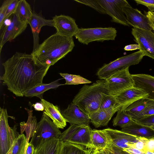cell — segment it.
I'll use <instances>...</instances> for the list:
<instances>
[{
    "instance_id": "obj_1",
    "label": "cell",
    "mask_w": 154,
    "mask_h": 154,
    "mask_svg": "<svg viewBox=\"0 0 154 154\" xmlns=\"http://www.w3.org/2000/svg\"><path fill=\"white\" fill-rule=\"evenodd\" d=\"M5 72L1 78L8 89L17 97L43 83L50 67L41 63L31 54L16 52L2 64Z\"/></svg>"
},
{
    "instance_id": "obj_2",
    "label": "cell",
    "mask_w": 154,
    "mask_h": 154,
    "mask_svg": "<svg viewBox=\"0 0 154 154\" xmlns=\"http://www.w3.org/2000/svg\"><path fill=\"white\" fill-rule=\"evenodd\" d=\"M75 46L73 38H69L56 33L49 36L31 54L42 64L50 66L72 51Z\"/></svg>"
},
{
    "instance_id": "obj_3",
    "label": "cell",
    "mask_w": 154,
    "mask_h": 154,
    "mask_svg": "<svg viewBox=\"0 0 154 154\" xmlns=\"http://www.w3.org/2000/svg\"><path fill=\"white\" fill-rule=\"evenodd\" d=\"M103 93L109 94L106 80H97L90 85H85L72 102L83 112L89 115L99 109Z\"/></svg>"
},
{
    "instance_id": "obj_4",
    "label": "cell",
    "mask_w": 154,
    "mask_h": 154,
    "mask_svg": "<svg viewBox=\"0 0 154 154\" xmlns=\"http://www.w3.org/2000/svg\"><path fill=\"white\" fill-rule=\"evenodd\" d=\"M144 56V52L140 50L120 57L104 64L98 69L96 75L100 79L106 80L117 72L139 63Z\"/></svg>"
},
{
    "instance_id": "obj_5",
    "label": "cell",
    "mask_w": 154,
    "mask_h": 154,
    "mask_svg": "<svg viewBox=\"0 0 154 154\" xmlns=\"http://www.w3.org/2000/svg\"><path fill=\"white\" fill-rule=\"evenodd\" d=\"M116 29L112 27L79 28L75 36L81 43L88 45L94 42L114 40L117 35Z\"/></svg>"
},
{
    "instance_id": "obj_6",
    "label": "cell",
    "mask_w": 154,
    "mask_h": 154,
    "mask_svg": "<svg viewBox=\"0 0 154 154\" xmlns=\"http://www.w3.org/2000/svg\"><path fill=\"white\" fill-rule=\"evenodd\" d=\"M92 129L89 126L70 124V126L61 133L59 138L60 141L67 142L91 148Z\"/></svg>"
},
{
    "instance_id": "obj_7",
    "label": "cell",
    "mask_w": 154,
    "mask_h": 154,
    "mask_svg": "<svg viewBox=\"0 0 154 154\" xmlns=\"http://www.w3.org/2000/svg\"><path fill=\"white\" fill-rule=\"evenodd\" d=\"M61 134L59 128L48 116L43 113L40 120L37 123L36 131L30 143L35 148L48 139L59 138Z\"/></svg>"
},
{
    "instance_id": "obj_8",
    "label": "cell",
    "mask_w": 154,
    "mask_h": 154,
    "mask_svg": "<svg viewBox=\"0 0 154 154\" xmlns=\"http://www.w3.org/2000/svg\"><path fill=\"white\" fill-rule=\"evenodd\" d=\"M6 109H0V154H7L20 134L17 131V125L10 127Z\"/></svg>"
},
{
    "instance_id": "obj_9",
    "label": "cell",
    "mask_w": 154,
    "mask_h": 154,
    "mask_svg": "<svg viewBox=\"0 0 154 154\" xmlns=\"http://www.w3.org/2000/svg\"><path fill=\"white\" fill-rule=\"evenodd\" d=\"M106 80L109 94L114 96L133 87V81L129 71V67L116 72Z\"/></svg>"
},
{
    "instance_id": "obj_10",
    "label": "cell",
    "mask_w": 154,
    "mask_h": 154,
    "mask_svg": "<svg viewBox=\"0 0 154 154\" xmlns=\"http://www.w3.org/2000/svg\"><path fill=\"white\" fill-rule=\"evenodd\" d=\"M112 18L111 21L125 26H129L123 11V7L130 5L125 0H97Z\"/></svg>"
},
{
    "instance_id": "obj_11",
    "label": "cell",
    "mask_w": 154,
    "mask_h": 154,
    "mask_svg": "<svg viewBox=\"0 0 154 154\" xmlns=\"http://www.w3.org/2000/svg\"><path fill=\"white\" fill-rule=\"evenodd\" d=\"M131 33L140 47V50L143 52L145 56L154 59V33L152 30L133 27Z\"/></svg>"
},
{
    "instance_id": "obj_12",
    "label": "cell",
    "mask_w": 154,
    "mask_h": 154,
    "mask_svg": "<svg viewBox=\"0 0 154 154\" xmlns=\"http://www.w3.org/2000/svg\"><path fill=\"white\" fill-rule=\"evenodd\" d=\"M54 27L56 33L61 36L72 38L77 33L79 28L75 20L71 17L64 15H56L53 17Z\"/></svg>"
},
{
    "instance_id": "obj_13",
    "label": "cell",
    "mask_w": 154,
    "mask_h": 154,
    "mask_svg": "<svg viewBox=\"0 0 154 154\" xmlns=\"http://www.w3.org/2000/svg\"><path fill=\"white\" fill-rule=\"evenodd\" d=\"M11 20L9 25L2 28L3 29L0 34V52L4 44L7 42L13 40L21 34L26 29L28 24L20 20L14 14Z\"/></svg>"
},
{
    "instance_id": "obj_14",
    "label": "cell",
    "mask_w": 154,
    "mask_h": 154,
    "mask_svg": "<svg viewBox=\"0 0 154 154\" xmlns=\"http://www.w3.org/2000/svg\"><path fill=\"white\" fill-rule=\"evenodd\" d=\"M148 94L143 90L132 87L127 89L115 96L121 109L125 110L131 104L141 99H146Z\"/></svg>"
},
{
    "instance_id": "obj_15",
    "label": "cell",
    "mask_w": 154,
    "mask_h": 154,
    "mask_svg": "<svg viewBox=\"0 0 154 154\" xmlns=\"http://www.w3.org/2000/svg\"><path fill=\"white\" fill-rule=\"evenodd\" d=\"M123 10L129 25L143 30H152L148 17L140 11L132 8L130 5L123 6Z\"/></svg>"
},
{
    "instance_id": "obj_16",
    "label": "cell",
    "mask_w": 154,
    "mask_h": 154,
    "mask_svg": "<svg viewBox=\"0 0 154 154\" xmlns=\"http://www.w3.org/2000/svg\"><path fill=\"white\" fill-rule=\"evenodd\" d=\"M103 130L110 135L112 145L123 149L132 147L135 143L142 138L117 130L110 128Z\"/></svg>"
},
{
    "instance_id": "obj_17",
    "label": "cell",
    "mask_w": 154,
    "mask_h": 154,
    "mask_svg": "<svg viewBox=\"0 0 154 154\" xmlns=\"http://www.w3.org/2000/svg\"><path fill=\"white\" fill-rule=\"evenodd\" d=\"M61 112L67 122L70 124L87 126L91 122L89 115L82 111L72 102Z\"/></svg>"
},
{
    "instance_id": "obj_18",
    "label": "cell",
    "mask_w": 154,
    "mask_h": 154,
    "mask_svg": "<svg viewBox=\"0 0 154 154\" xmlns=\"http://www.w3.org/2000/svg\"><path fill=\"white\" fill-rule=\"evenodd\" d=\"M29 24L30 25L33 35V46L32 53L38 49L39 44V33L41 28L45 26L54 27L53 20L45 19L42 15V12L37 14L33 12Z\"/></svg>"
},
{
    "instance_id": "obj_19",
    "label": "cell",
    "mask_w": 154,
    "mask_h": 154,
    "mask_svg": "<svg viewBox=\"0 0 154 154\" xmlns=\"http://www.w3.org/2000/svg\"><path fill=\"white\" fill-rule=\"evenodd\" d=\"M131 76L133 86L147 93L146 99L154 101V76L143 74L131 75Z\"/></svg>"
},
{
    "instance_id": "obj_20",
    "label": "cell",
    "mask_w": 154,
    "mask_h": 154,
    "mask_svg": "<svg viewBox=\"0 0 154 154\" xmlns=\"http://www.w3.org/2000/svg\"><path fill=\"white\" fill-rule=\"evenodd\" d=\"M120 109L118 104L112 107L99 109L89 115L90 122L96 128L106 126L113 115Z\"/></svg>"
},
{
    "instance_id": "obj_21",
    "label": "cell",
    "mask_w": 154,
    "mask_h": 154,
    "mask_svg": "<svg viewBox=\"0 0 154 154\" xmlns=\"http://www.w3.org/2000/svg\"><path fill=\"white\" fill-rule=\"evenodd\" d=\"M41 103L44 108L45 111L43 113L51 119L58 128L63 129L66 125L67 121L61 114L58 107L43 99H41Z\"/></svg>"
},
{
    "instance_id": "obj_22",
    "label": "cell",
    "mask_w": 154,
    "mask_h": 154,
    "mask_svg": "<svg viewBox=\"0 0 154 154\" xmlns=\"http://www.w3.org/2000/svg\"><path fill=\"white\" fill-rule=\"evenodd\" d=\"M91 141V148L94 150H103L112 145L110 135L103 129L92 130Z\"/></svg>"
},
{
    "instance_id": "obj_23",
    "label": "cell",
    "mask_w": 154,
    "mask_h": 154,
    "mask_svg": "<svg viewBox=\"0 0 154 154\" xmlns=\"http://www.w3.org/2000/svg\"><path fill=\"white\" fill-rule=\"evenodd\" d=\"M122 131L139 137L149 139L154 138V131L149 127L134 120L129 125L122 128Z\"/></svg>"
},
{
    "instance_id": "obj_24",
    "label": "cell",
    "mask_w": 154,
    "mask_h": 154,
    "mask_svg": "<svg viewBox=\"0 0 154 154\" xmlns=\"http://www.w3.org/2000/svg\"><path fill=\"white\" fill-rule=\"evenodd\" d=\"M60 143L59 138L48 139L35 148L33 154H58Z\"/></svg>"
},
{
    "instance_id": "obj_25",
    "label": "cell",
    "mask_w": 154,
    "mask_h": 154,
    "mask_svg": "<svg viewBox=\"0 0 154 154\" xmlns=\"http://www.w3.org/2000/svg\"><path fill=\"white\" fill-rule=\"evenodd\" d=\"M27 111L28 117L26 122H23L20 123L21 134L25 132L27 142L34 135L37 128V123L36 118L32 115V110L25 108Z\"/></svg>"
},
{
    "instance_id": "obj_26",
    "label": "cell",
    "mask_w": 154,
    "mask_h": 154,
    "mask_svg": "<svg viewBox=\"0 0 154 154\" xmlns=\"http://www.w3.org/2000/svg\"><path fill=\"white\" fill-rule=\"evenodd\" d=\"M93 150L82 145L61 142L58 154H91Z\"/></svg>"
},
{
    "instance_id": "obj_27",
    "label": "cell",
    "mask_w": 154,
    "mask_h": 154,
    "mask_svg": "<svg viewBox=\"0 0 154 154\" xmlns=\"http://www.w3.org/2000/svg\"><path fill=\"white\" fill-rule=\"evenodd\" d=\"M33 12L29 4L25 0H20L14 14L21 21L29 24Z\"/></svg>"
},
{
    "instance_id": "obj_28",
    "label": "cell",
    "mask_w": 154,
    "mask_h": 154,
    "mask_svg": "<svg viewBox=\"0 0 154 154\" xmlns=\"http://www.w3.org/2000/svg\"><path fill=\"white\" fill-rule=\"evenodd\" d=\"M58 80L54 81L48 84L42 83L33 88L30 89L25 93L24 96L27 97L36 96L41 99L42 98L44 93L51 89L56 88L59 86L63 85L58 82Z\"/></svg>"
},
{
    "instance_id": "obj_29",
    "label": "cell",
    "mask_w": 154,
    "mask_h": 154,
    "mask_svg": "<svg viewBox=\"0 0 154 154\" xmlns=\"http://www.w3.org/2000/svg\"><path fill=\"white\" fill-rule=\"evenodd\" d=\"M146 106V99L139 100L131 104L125 110V112L134 120Z\"/></svg>"
},
{
    "instance_id": "obj_30",
    "label": "cell",
    "mask_w": 154,
    "mask_h": 154,
    "mask_svg": "<svg viewBox=\"0 0 154 154\" xmlns=\"http://www.w3.org/2000/svg\"><path fill=\"white\" fill-rule=\"evenodd\" d=\"M133 121L125 112V110L119 109L117 111V115L113 118L112 123L114 126H119L122 128L130 125Z\"/></svg>"
},
{
    "instance_id": "obj_31",
    "label": "cell",
    "mask_w": 154,
    "mask_h": 154,
    "mask_svg": "<svg viewBox=\"0 0 154 154\" xmlns=\"http://www.w3.org/2000/svg\"><path fill=\"white\" fill-rule=\"evenodd\" d=\"M28 143L25 135L20 134L14 142L11 154H25Z\"/></svg>"
},
{
    "instance_id": "obj_32",
    "label": "cell",
    "mask_w": 154,
    "mask_h": 154,
    "mask_svg": "<svg viewBox=\"0 0 154 154\" xmlns=\"http://www.w3.org/2000/svg\"><path fill=\"white\" fill-rule=\"evenodd\" d=\"M66 80L65 85H78L89 84L91 82L78 75L69 74L67 73H59Z\"/></svg>"
},
{
    "instance_id": "obj_33",
    "label": "cell",
    "mask_w": 154,
    "mask_h": 154,
    "mask_svg": "<svg viewBox=\"0 0 154 154\" xmlns=\"http://www.w3.org/2000/svg\"><path fill=\"white\" fill-rule=\"evenodd\" d=\"M118 104L115 96L108 93H103L99 109L112 107Z\"/></svg>"
},
{
    "instance_id": "obj_34",
    "label": "cell",
    "mask_w": 154,
    "mask_h": 154,
    "mask_svg": "<svg viewBox=\"0 0 154 154\" xmlns=\"http://www.w3.org/2000/svg\"><path fill=\"white\" fill-rule=\"evenodd\" d=\"M146 106L143 110L134 118L135 121L142 118L154 115V101L146 99Z\"/></svg>"
},
{
    "instance_id": "obj_35",
    "label": "cell",
    "mask_w": 154,
    "mask_h": 154,
    "mask_svg": "<svg viewBox=\"0 0 154 154\" xmlns=\"http://www.w3.org/2000/svg\"><path fill=\"white\" fill-rule=\"evenodd\" d=\"M74 1L89 6L101 14H107L97 0H74Z\"/></svg>"
},
{
    "instance_id": "obj_36",
    "label": "cell",
    "mask_w": 154,
    "mask_h": 154,
    "mask_svg": "<svg viewBox=\"0 0 154 154\" xmlns=\"http://www.w3.org/2000/svg\"><path fill=\"white\" fill-rule=\"evenodd\" d=\"M19 1V0H11L8 7L4 21L11 15L14 14Z\"/></svg>"
},
{
    "instance_id": "obj_37",
    "label": "cell",
    "mask_w": 154,
    "mask_h": 154,
    "mask_svg": "<svg viewBox=\"0 0 154 154\" xmlns=\"http://www.w3.org/2000/svg\"><path fill=\"white\" fill-rule=\"evenodd\" d=\"M135 121L141 125L150 127L154 125V115L143 117Z\"/></svg>"
},
{
    "instance_id": "obj_38",
    "label": "cell",
    "mask_w": 154,
    "mask_h": 154,
    "mask_svg": "<svg viewBox=\"0 0 154 154\" xmlns=\"http://www.w3.org/2000/svg\"><path fill=\"white\" fill-rule=\"evenodd\" d=\"M11 0H5L0 8V29L3 25L8 7Z\"/></svg>"
},
{
    "instance_id": "obj_39",
    "label": "cell",
    "mask_w": 154,
    "mask_h": 154,
    "mask_svg": "<svg viewBox=\"0 0 154 154\" xmlns=\"http://www.w3.org/2000/svg\"><path fill=\"white\" fill-rule=\"evenodd\" d=\"M103 150L107 154H130L122 149L112 145Z\"/></svg>"
},
{
    "instance_id": "obj_40",
    "label": "cell",
    "mask_w": 154,
    "mask_h": 154,
    "mask_svg": "<svg viewBox=\"0 0 154 154\" xmlns=\"http://www.w3.org/2000/svg\"><path fill=\"white\" fill-rule=\"evenodd\" d=\"M138 4H141L146 6L151 12H154V0H134Z\"/></svg>"
},
{
    "instance_id": "obj_41",
    "label": "cell",
    "mask_w": 154,
    "mask_h": 154,
    "mask_svg": "<svg viewBox=\"0 0 154 154\" xmlns=\"http://www.w3.org/2000/svg\"><path fill=\"white\" fill-rule=\"evenodd\" d=\"M148 140V139L142 137L140 140L133 145L132 147L137 149L144 152L145 144Z\"/></svg>"
},
{
    "instance_id": "obj_42",
    "label": "cell",
    "mask_w": 154,
    "mask_h": 154,
    "mask_svg": "<svg viewBox=\"0 0 154 154\" xmlns=\"http://www.w3.org/2000/svg\"><path fill=\"white\" fill-rule=\"evenodd\" d=\"M147 151L154 152V138L148 139L146 141L144 152Z\"/></svg>"
},
{
    "instance_id": "obj_43",
    "label": "cell",
    "mask_w": 154,
    "mask_h": 154,
    "mask_svg": "<svg viewBox=\"0 0 154 154\" xmlns=\"http://www.w3.org/2000/svg\"><path fill=\"white\" fill-rule=\"evenodd\" d=\"M123 149L130 154H146L142 151L133 147H130Z\"/></svg>"
},
{
    "instance_id": "obj_44",
    "label": "cell",
    "mask_w": 154,
    "mask_h": 154,
    "mask_svg": "<svg viewBox=\"0 0 154 154\" xmlns=\"http://www.w3.org/2000/svg\"><path fill=\"white\" fill-rule=\"evenodd\" d=\"M146 15L149 20L151 27L154 28V12L149 11L146 12Z\"/></svg>"
},
{
    "instance_id": "obj_45",
    "label": "cell",
    "mask_w": 154,
    "mask_h": 154,
    "mask_svg": "<svg viewBox=\"0 0 154 154\" xmlns=\"http://www.w3.org/2000/svg\"><path fill=\"white\" fill-rule=\"evenodd\" d=\"M140 47L138 44H131L125 46L124 48L125 51H129L140 49Z\"/></svg>"
},
{
    "instance_id": "obj_46",
    "label": "cell",
    "mask_w": 154,
    "mask_h": 154,
    "mask_svg": "<svg viewBox=\"0 0 154 154\" xmlns=\"http://www.w3.org/2000/svg\"><path fill=\"white\" fill-rule=\"evenodd\" d=\"M34 149L35 148L33 145L29 142L27 144L25 154H33Z\"/></svg>"
},
{
    "instance_id": "obj_47",
    "label": "cell",
    "mask_w": 154,
    "mask_h": 154,
    "mask_svg": "<svg viewBox=\"0 0 154 154\" xmlns=\"http://www.w3.org/2000/svg\"><path fill=\"white\" fill-rule=\"evenodd\" d=\"M33 107L35 110L37 111H43L44 110V108L41 103H36L33 105Z\"/></svg>"
},
{
    "instance_id": "obj_48",
    "label": "cell",
    "mask_w": 154,
    "mask_h": 154,
    "mask_svg": "<svg viewBox=\"0 0 154 154\" xmlns=\"http://www.w3.org/2000/svg\"><path fill=\"white\" fill-rule=\"evenodd\" d=\"M91 154H107L104 150H98L93 149Z\"/></svg>"
},
{
    "instance_id": "obj_49",
    "label": "cell",
    "mask_w": 154,
    "mask_h": 154,
    "mask_svg": "<svg viewBox=\"0 0 154 154\" xmlns=\"http://www.w3.org/2000/svg\"><path fill=\"white\" fill-rule=\"evenodd\" d=\"M146 154H154V152L147 151L145 152Z\"/></svg>"
},
{
    "instance_id": "obj_50",
    "label": "cell",
    "mask_w": 154,
    "mask_h": 154,
    "mask_svg": "<svg viewBox=\"0 0 154 154\" xmlns=\"http://www.w3.org/2000/svg\"><path fill=\"white\" fill-rule=\"evenodd\" d=\"M12 147H13V146L11 148L10 150H9V151H8V152L7 153V154H11Z\"/></svg>"
},
{
    "instance_id": "obj_51",
    "label": "cell",
    "mask_w": 154,
    "mask_h": 154,
    "mask_svg": "<svg viewBox=\"0 0 154 154\" xmlns=\"http://www.w3.org/2000/svg\"><path fill=\"white\" fill-rule=\"evenodd\" d=\"M154 131V125L150 127Z\"/></svg>"
},
{
    "instance_id": "obj_52",
    "label": "cell",
    "mask_w": 154,
    "mask_h": 154,
    "mask_svg": "<svg viewBox=\"0 0 154 154\" xmlns=\"http://www.w3.org/2000/svg\"><path fill=\"white\" fill-rule=\"evenodd\" d=\"M152 29L154 31V28H152Z\"/></svg>"
}]
</instances>
